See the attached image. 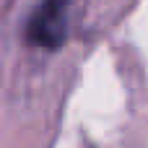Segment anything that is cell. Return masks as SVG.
Instances as JSON below:
<instances>
[{
	"mask_svg": "<svg viewBox=\"0 0 148 148\" xmlns=\"http://www.w3.org/2000/svg\"><path fill=\"white\" fill-rule=\"evenodd\" d=\"M73 0H39L26 21V42L31 47L55 52L68 42V18Z\"/></svg>",
	"mask_w": 148,
	"mask_h": 148,
	"instance_id": "cell-1",
	"label": "cell"
}]
</instances>
